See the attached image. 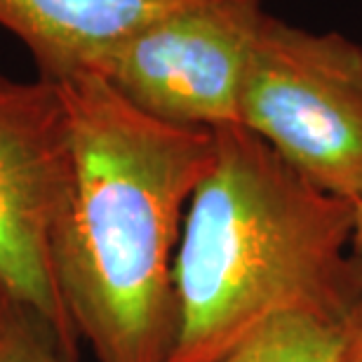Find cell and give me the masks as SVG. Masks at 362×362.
<instances>
[{
  "label": "cell",
  "mask_w": 362,
  "mask_h": 362,
  "mask_svg": "<svg viewBox=\"0 0 362 362\" xmlns=\"http://www.w3.org/2000/svg\"><path fill=\"white\" fill-rule=\"evenodd\" d=\"M71 134V184L52 238L64 308L99 362H168L175 259L214 129L158 120L90 71L52 78Z\"/></svg>",
  "instance_id": "6da1fadb"
},
{
  "label": "cell",
  "mask_w": 362,
  "mask_h": 362,
  "mask_svg": "<svg viewBox=\"0 0 362 362\" xmlns=\"http://www.w3.org/2000/svg\"><path fill=\"white\" fill-rule=\"evenodd\" d=\"M360 310L351 202L310 184L250 129H214L212 165L181 226L168 362H219L285 313L353 325Z\"/></svg>",
  "instance_id": "7a4b0ae2"
},
{
  "label": "cell",
  "mask_w": 362,
  "mask_h": 362,
  "mask_svg": "<svg viewBox=\"0 0 362 362\" xmlns=\"http://www.w3.org/2000/svg\"><path fill=\"white\" fill-rule=\"evenodd\" d=\"M238 125L310 184L362 200V47L266 12L252 45Z\"/></svg>",
  "instance_id": "3957f363"
},
{
  "label": "cell",
  "mask_w": 362,
  "mask_h": 362,
  "mask_svg": "<svg viewBox=\"0 0 362 362\" xmlns=\"http://www.w3.org/2000/svg\"><path fill=\"white\" fill-rule=\"evenodd\" d=\"M71 184V134L52 78L0 74V296L78 362L81 339L52 271V238Z\"/></svg>",
  "instance_id": "277c9868"
},
{
  "label": "cell",
  "mask_w": 362,
  "mask_h": 362,
  "mask_svg": "<svg viewBox=\"0 0 362 362\" xmlns=\"http://www.w3.org/2000/svg\"><path fill=\"white\" fill-rule=\"evenodd\" d=\"M262 0H205L141 26L88 69L129 104L181 127L238 125Z\"/></svg>",
  "instance_id": "5b68a950"
},
{
  "label": "cell",
  "mask_w": 362,
  "mask_h": 362,
  "mask_svg": "<svg viewBox=\"0 0 362 362\" xmlns=\"http://www.w3.org/2000/svg\"><path fill=\"white\" fill-rule=\"evenodd\" d=\"M205 0H0V26L28 47L42 78L88 71L141 26Z\"/></svg>",
  "instance_id": "8992f818"
},
{
  "label": "cell",
  "mask_w": 362,
  "mask_h": 362,
  "mask_svg": "<svg viewBox=\"0 0 362 362\" xmlns=\"http://www.w3.org/2000/svg\"><path fill=\"white\" fill-rule=\"evenodd\" d=\"M353 325H337L308 313L271 317L219 362H349Z\"/></svg>",
  "instance_id": "52a82bcc"
},
{
  "label": "cell",
  "mask_w": 362,
  "mask_h": 362,
  "mask_svg": "<svg viewBox=\"0 0 362 362\" xmlns=\"http://www.w3.org/2000/svg\"><path fill=\"white\" fill-rule=\"evenodd\" d=\"M0 362H71L45 329L19 306L0 296Z\"/></svg>",
  "instance_id": "ba28073f"
},
{
  "label": "cell",
  "mask_w": 362,
  "mask_h": 362,
  "mask_svg": "<svg viewBox=\"0 0 362 362\" xmlns=\"http://www.w3.org/2000/svg\"><path fill=\"white\" fill-rule=\"evenodd\" d=\"M353 252L362 264V200L353 205Z\"/></svg>",
  "instance_id": "9c48e42d"
},
{
  "label": "cell",
  "mask_w": 362,
  "mask_h": 362,
  "mask_svg": "<svg viewBox=\"0 0 362 362\" xmlns=\"http://www.w3.org/2000/svg\"><path fill=\"white\" fill-rule=\"evenodd\" d=\"M353 356L358 362H362V310L353 322Z\"/></svg>",
  "instance_id": "30bf717a"
},
{
  "label": "cell",
  "mask_w": 362,
  "mask_h": 362,
  "mask_svg": "<svg viewBox=\"0 0 362 362\" xmlns=\"http://www.w3.org/2000/svg\"><path fill=\"white\" fill-rule=\"evenodd\" d=\"M349 362H358L356 356H353V344H351V356H349Z\"/></svg>",
  "instance_id": "8fae6325"
}]
</instances>
